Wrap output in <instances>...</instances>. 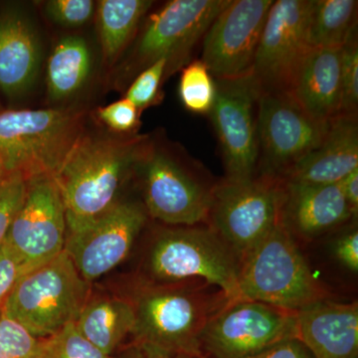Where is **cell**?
Listing matches in <instances>:
<instances>
[{
	"label": "cell",
	"instance_id": "7402d4cb",
	"mask_svg": "<svg viewBox=\"0 0 358 358\" xmlns=\"http://www.w3.org/2000/svg\"><path fill=\"white\" fill-rule=\"evenodd\" d=\"M134 320L129 299L102 296L89 298L74 324L90 343L113 357L122 341L133 334Z\"/></svg>",
	"mask_w": 358,
	"mask_h": 358
},
{
	"label": "cell",
	"instance_id": "8d00e7d4",
	"mask_svg": "<svg viewBox=\"0 0 358 358\" xmlns=\"http://www.w3.org/2000/svg\"><path fill=\"white\" fill-rule=\"evenodd\" d=\"M339 183H341V190H343L346 201L352 208L353 215L357 216L358 212V169L345 176Z\"/></svg>",
	"mask_w": 358,
	"mask_h": 358
},
{
	"label": "cell",
	"instance_id": "7c38bea8",
	"mask_svg": "<svg viewBox=\"0 0 358 358\" xmlns=\"http://www.w3.org/2000/svg\"><path fill=\"white\" fill-rule=\"evenodd\" d=\"M329 124L313 119L288 93H261L257 171L284 178L294 164L319 147Z\"/></svg>",
	"mask_w": 358,
	"mask_h": 358
},
{
	"label": "cell",
	"instance_id": "9c48e42d",
	"mask_svg": "<svg viewBox=\"0 0 358 358\" xmlns=\"http://www.w3.org/2000/svg\"><path fill=\"white\" fill-rule=\"evenodd\" d=\"M284 196L282 179L224 178L214 185L207 225L242 262L281 221Z\"/></svg>",
	"mask_w": 358,
	"mask_h": 358
},
{
	"label": "cell",
	"instance_id": "f1b7e54d",
	"mask_svg": "<svg viewBox=\"0 0 358 358\" xmlns=\"http://www.w3.org/2000/svg\"><path fill=\"white\" fill-rule=\"evenodd\" d=\"M42 339L10 319L0 317V358H41Z\"/></svg>",
	"mask_w": 358,
	"mask_h": 358
},
{
	"label": "cell",
	"instance_id": "3957f363",
	"mask_svg": "<svg viewBox=\"0 0 358 358\" xmlns=\"http://www.w3.org/2000/svg\"><path fill=\"white\" fill-rule=\"evenodd\" d=\"M239 258L210 226H169L155 233L145 261L155 284L202 281L239 299Z\"/></svg>",
	"mask_w": 358,
	"mask_h": 358
},
{
	"label": "cell",
	"instance_id": "5bb4252c",
	"mask_svg": "<svg viewBox=\"0 0 358 358\" xmlns=\"http://www.w3.org/2000/svg\"><path fill=\"white\" fill-rule=\"evenodd\" d=\"M67 230L55 179L51 176L30 178L24 201L7 233V243L30 271L64 251Z\"/></svg>",
	"mask_w": 358,
	"mask_h": 358
},
{
	"label": "cell",
	"instance_id": "ffe728a7",
	"mask_svg": "<svg viewBox=\"0 0 358 358\" xmlns=\"http://www.w3.org/2000/svg\"><path fill=\"white\" fill-rule=\"evenodd\" d=\"M357 169V115H339L329 122L319 147L294 164L282 180L303 185H334Z\"/></svg>",
	"mask_w": 358,
	"mask_h": 358
},
{
	"label": "cell",
	"instance_id": "6da1fadb",
	"mask_svg": "<svg viewBox=\"0 0 358 358\" xmlns=\"http://www.w3.org/2000/svg\"><path fill=\"white\" fill-rule=\"evenodd\" d=\"M150 134L85 131L53 176L64 203L69 233L88 227L119 203Z\"/></svg>",
	"mask_w": 358,
	"mask_h": 358
},
{
	"label": "cell",
	"instance_id": "f35d334b",
	"mask_svg": "<svg viewBox=\"0 0 358 358\" xmlns=\"http://www.w3.org/2000/svg\"><path fill=\"white\" fill-rule=\"evenodd\" d=\"M8 173L6 169V164H4L3 159H1V157H0V178L1 176H3L4 174Z\"/></svg>",
	"mask_w": 358,
	"mask_h": 358
},
{
	"label": "cell",
	"instance_id": "e575fe53",
	"mask_svg": "<svg viewBox=\"0 0 358 358\" xmlns=\"http://www.w3.org/2000/svg\"><path fill=\"white\" fill-rule=\"evenodd\" d=\"M334 253L336 260L346 268L357 273L358 271V232L348 231L334 242Z\"/></svg>",
	"mask_w": 358,
	"mask_h": 358
},
{
	"label": "cell",
	"instance_id": "9a60e30c",
	"mask_svg": "<svg viewBox=\"0 0 358 358\" xmlns=\"http://www.w3.org/2000/svg\"><path fill=\"white\" fill-rule=\"evenodd\" d=\"M274 0H229L202 39L201 61L215 79L251 72Z\"/></svg>",
	"mask_w": 358,
	"mask_h": 358
},
{
	"label": "cell",
	"instance_id": "d4e9b609",
	"mask_svg": "<svg viewBox=\"0 0 358 358\" xmlns=\"http://www.w3.org/2000/svg\"><path fill=\"white\" fill-rule=\"evenodd\" d=\"M357 0H313L308 26L310 48H341L357 33Z\"/></svg>",
	"mask_w": 358,
	"mask_h": 358
},
{
	"label": "cell",
	"instance_id": "4fadbf2b",
	"mask_svg": "<svg viewBox=\"0 0 358 358\" xmlns=\"http://www.w3.org/2000/svg\"><path fill=\"white\" fill-rule=\"evenodd\" d=\"M312 2H273L251 70L261 93H289L299 66L310 49L308 26Z\"/></svg>",
	"mask_w": 358,
	"mask_h": 358
},
{
	"label": "cell",
	"instance_id": "e0dca14e",
	"mask_svg": "<svg viewBox=\"0 0 358 358\" xmlns=\"http://www.w3.org/2000/svg\"><path fill=\"white\" fill-rule=\"evenodd\" d=\"M42 63L39 33L22 4L0 2V94L9 101L26 95Z\"/></svg>",
	"mask_w": 358,
	"mask_h": 358
},
{
	"label": "cell",
	"instance_id": "44dd1931",
	"mask_svg": "<svg viewBox=\"0 0 358 358\" xmlns=\"http://www.w3.org/2000/svg\"><path fill=\"white\" fill-rule=\"evenodd\" d=\"M341 48H310L299 66L289 93L317 121L341 115Z\"/></svg>",
	"mask_w": 358,
	"mask_h": 358
},
{
	"label": "cell",
	"instance_id": "cb8c5ba5",
	"mask_svg": "<svg viewBox=\"0 0 358 358\" xmlns=\"http://www.w3.org/2000/svg\"><path fill=\"white\" fill-rule=\"evenodd\" d=\"M154 6L150 0H101L96 26L103 61L113 65L128 50L143 20Z\"/></svg>",
	"mask_w": 358,
	"mask_h": 358
},
{
	"label": "cell",
	"instance_id": "5b68a950",
	"mask_svg": "<svg viewBox=\"0 0 358 358\" xmlns=\"http://www.w3.org/2000/svg\"><path fill=\"white\" fill-rule=\"evenodd\" d=\"M238 292L239 299L292 312L329 299L282 220L242 260Z\"/></svg>",
	"mask_w": 358,
	"mask_h": 358
},
{
	"label": "cell",
	"instance_id": "277c9868",
	"mask_svg": "<svg viewBox=\"0 0 358 358\" xmlns=\"http://www.w3.org/2000/svg\"><path fill=\"white\" fill-rule=\"evenodd\" d=\"M136 173L150 217L166 226L207 224L215 183L179 148L150 136Z\"/></svg>",
	"mask_w": 358,
	"mask_h": 358
},
{
	"label": "cell",
	"instance_id": "52a82bcc",
	"mask_svg": "<svg viewBox=\"0 0 358 358\" xmlns=\"http://www.w3.org/2000/svg\"><path fill=\"white\" fill-rule=\"evenodd\" d=\"M229 0H171L150 14L129 45L121 66L122 83L160 59L167 61L166 80L190 62L192 52Z\"/></svg>",
	"mask_w": 358,
	"mask_h": 358
},
{
	"label": "cell",
	"instance_id": "836d02e7",
	"mask_svg": "<svg viewBox=\"0 0 358 358\" xmlns=\"http://www.w3.org/2000/svg\"><path fill=\"white\" fill-rule=\"evenodd\" d=\"M29 271L6 239L0 244V310L25 273Z\"/></svg>",
	"mask_w": 358,
	"mask_h": 358
},
{
	"label": "cell",
	"instance_id": "d590c367",
	"mask_svg": "<svg viewBox=\"0 0 358 358\" xmlns=\"http://www.w3.org/2000/svg\"><path fill=\"white\" fill-rule=\"evenodd\" d=\"M254 358H315L307 346L298 338H292L278 343Z\"/></svg>",
	"mask_w": 358,
	"mask_h": 358
},
{
	"label": "cell",
	"instance_id": "ab89813d",
	"mask_svg": "<svg viewBox=\"0 0 358 358\" xmlns=\"http://www.w3.org/2000/svg\"><path fill=\"white\" fill-rule=\"evenodd\" d=\"M133 358H159L157 357H152V355H147V353L141 352V350H138V355H136V357H134Z\"/></svg>",
	"mask_w": 358,
	"mask_h": 358
},
{
	"label": "cell",
	"instance_id": "b9f144b4",
	"mask_svg": "<svg viewBox=\"0 0 358 358\" xmlns=\"http://www.w3.org/2000/svg\"><path fill=\"white\" fill-rule=\"evenodd\" d=\"M1 315H2V312H1V310H0V317H1Z\"/></svg>",
	"mask_w": 358,
	"mask_h": 358
},
{
	"label": "cell",
	"instance_id": "f546056e",
	"mask_svg": "<svg viewBox=\"0 0 358 358\" xmlns=\"http://www.w3.org/2000/svg\"><path fill=\"white\" fill-rule=\"evenodd\" d=\"M28 180L18 171H10L0 178V244L24 201Z\"/></svg>",
	"mask_w": 358,
	"mask_h": 358
},
{
	"label": "cell",
	"instance_id": "74e56055",
	"mask_svg": "<svg viewBox=\"0 0 358 358\" xmlns=\"http://www.w3.org/2000/svg\"><path fill=\"white\" fill-rule=\"evenodd\" d=\"M169 358H209L206 355H202L201 352L196 353H180V355H173Z\"/></svg>",
	"mask_w": 358,
	"mask_h": 358
},
{
	"label": "cell",
	"instance_id": "ba28073f",
	"mask_svg": "<svg viewBox=\"0 0 358 358\" xmlns=\"http://www.w3.org/2000/svg\"><path fill=\"white\" fill-rule=\"evenodd\" d=\"M89 298V282L63 251L25 273L1 312L35 338L43 339L75 322Z\"/></svg>",
	"mask_w": 358,
	"mask_h": 358
},
{
	"label": "cell",
	"instance_id": "7a4b0ae2",
	"mask_svg": "<svg viewBox=\"0 0 358 358\" xmlns=\"http://www.w3.org/2000/svg\"><path fill=\"white\" fill-rule=\"evenodd\" d=\"M134 310V348L159 358L200 352L207 322L228 299L202 281L143 282L129 298Z\"/></svg>",
	"mask_w": 358,
	"mask_h": 358
},
{
	"label": "cell",
	"instance_id": "4dcf8cb0",
	"mask_svg": "<svg viewBox=\"0 0 358 358\" xmlns=\"http://www.w3.org/2000/svg\"><path fill=\"white\" fill-rule=\"evenodd\" d=\"M341 115H357L358 110V41L357 33L341 49Z\"/></svg>",
	"mask_w": 358,
	"mask_h": 358
},
{
	"label": "cell",
	"instance_id": "d6a6232c",
	"mask_svg": "<svg viewBox=\"0 0 358 358\" xmlns=\"http://www.w3.org/2000/svg\"><path fill=\"white\" fill-rule=\"evenodd\" d=\"M141 112L126 98L99 108L96 117L115 134H138Z\"/></svg>",
	"mask_w": 358,
	"mask_h": 358
},
{
	"label": "cell",
	"instance_id": "60d3db41",
	"mask_svg": "<svg viewBox=\"0 0 358 358\" xmlns=\"http://www.w3.org/2000/svg\"><path fill=\"white\" fill-rule=\"evenodd\" d=\"M3 110V108H2L1 101H0V110Z\"/></svg>",
	"mask_w": 358,
	"mask_h": 358
},
{
	"label": "cell",
	"instance_id": "4316f807",
	"mask_svg": "<svg viewBox=\"0 0 358 358\" xmlns=\"http://www.w3.org/2000/svg\"><path fill=\"white\" fill-rule=\"evenodd\" d=\"M41 358H115L106 355L78 331L74 322L42 339Z\"/></svg>",
	"mask_w": 358,
	"mask_h": 358
},
{
	"label": "cell",
	"instance_id": "603a6c76",
	"mask_svg": "<svg viewBox=\"0 0 358 358\" xmlns=\"http://www.w3.org/2000/svg\"><path fill=\"white\" fill-rule=\"evenodd\" d=\"M92 69L93 57L87 40L80 35L62 37L47 61L48 98L52 102L72 98L88 83Z\"/></svg>",
	"mask_w": 358,
	"mask_h": 358
},
{
	"label": "cell",
	"instance_id": "484cf974",
	"mask_svg": "<svg viewBox=\"0 0 358 358\" xmlns=\"http://www.w3.org/2000/svg\"><path fill=\"white\" fill-rule=\"evenodd\" d=\"M178 95L183 107L193 114L210 113L215 99V79L201 60L192 61L181 70Z\"/></svg>",
	"mask_w": 358,
	"mask_h": 358
},
{
	"label": "cell",
	"instance_id": "8992f818",
	"mask_svg": "<svg viewBox=\"0 0 358 358\" xmlns=\"http://www.w3.org/2000/svg\"><path fill=\"white\" fill-rule=\"evenodd\" d=\"M82 110L3 109L0 110V157L7 171L28 179L55 176L85 133Z\"/></svg>",
	"mask_w": 358,
	"mask_h": 358
},
{
	"label": "cell",
	"instance_id": "8fae6325",
	"mask_svg": "<svg viewBox=\"0 0 358 358\" xmlns=\"http://www.w3.org/2000/svg\"><path fill=\"white\" fill-rule=\"evenodd\" d=\"M260 95L251 72L230 79H215V99L208 115L220 143L225 178L257 176Z\"/></svg>",
	"mask_w": 358,
	"mask_h": 358
},
{
	"label": "cell",
	"instance_id": "ac0fdd59",
	"mask_svg": "<svg viewBox=\"0 0 358 358\" xmlns=\"http://www.w3.org/2000/svg\"><path fill=\"white\" fill-rule=\"evenodd\" d=\"M296 338L315 358H357L358 305L327 300L296 312Z\"/></svg>",
	"mask_w": 358,
	"mask_h": 358
},
{
	"label": "cell",
	"instance_id": "83f0119b",
	"mask_svg": "<svg viewBox=\"0 0 358 358\" xmlns=\"http://www.w3.org/2000/svg\"><path fill=\"white\" fill-rule=\"evenodd\" d=\"M167 61L160 59L141 71L131 82L124 98L134 103L141 112L159 105L164 98L162 86L166 80Z\"/></svg>",
	"mask_w": 358,
	"mask_h": 358
},
{
	"label": "cell",
	"instance_id": "d6986e66",
	"mask_svg": "<svg viewBox=\"0 0 358 358\" xmlns=\"http://www.w3.org/2000/svg\"><path fill=\"white\" fill-rule=\"evenodd\" d=\"M281 220L291 234L312 239L355 217L341 183L303 185L284 180Z\"/></svg>",
	"mask_w": 358,
	"mask_h": 358
},
{
	"label": "cell",
	"instance_id": "30bf717a",
	"mask_svg": "<svg viewBox=\"0 0 358 358\" xmlns=\"http://www.w3.org/2000/svg\"><path fill=\"white\" fill-rule=\"evenodd\" d=\"M296 312L260 301H228L207 322L200 336V352L209 358L258 357L296 338Z\"/></svg>",
	"mask_w": 358,
	"mask_h": 358
},
{
	"label": "cell",
	"instance_id": "2e32d148",
	"mask_svg": "<svg viewBox=\"0 0 358 358\" xmlns=\"http://www.w3.org/2000/svg\"><path fill=\"white\" fill-rule=\"evenodd\" d=\"M147 220L143 205L120 201L88 227L69 233L64 251L90 284L128 257Z\"/></svg>",
	"mask_w": 358,
	"mask_h": 358
},
{
	"label": "cell",
	"instance_id": "1f68e13d",
	"mask_svg": "<svg viewBox=\"0 0 358 358\" xmlns=\"http://www.w3.org/2000/svg\"><path fill=\"white\" fill-rule=\"evenodd\" d=\"M47 17L64 27H80L88 23L96 11L92 0H50L44 7Z\"/></svg>",
	"mask_w": 358,
	"mask_h": 358
}]
</instances>
